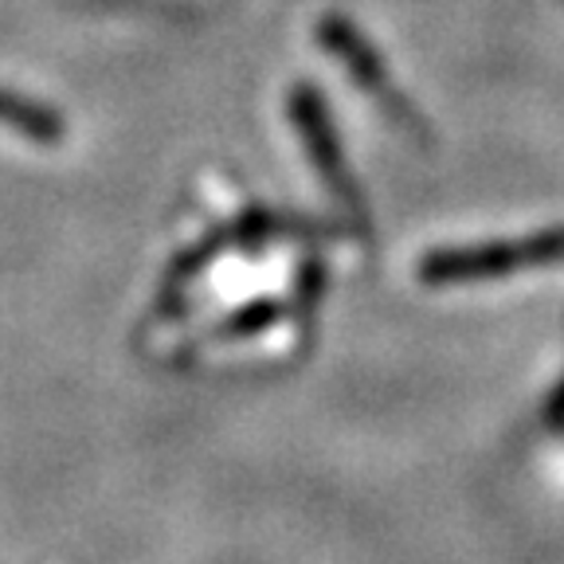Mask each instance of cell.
Segmentation results:
<instances>
[{
    "label": "cell",
    "mask_w": 564,
    "mask_h": 564,
    "mask_svg": "<svg viewBox=\"0 0 564 564\" xmlns=\"http://www.w3.org/2000/svg\"><path fill=\"white\" fill-rule=\"evenodd\" d=\"M564 259V231H545L538 239H518V243H490L470 247V251H447L423 263L427 282H463V279H490V274L518 271V267L561 263Z\"/></svg>",
    "instance_id": "obj_1"
}]
</instances>
